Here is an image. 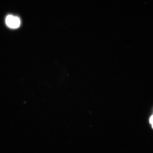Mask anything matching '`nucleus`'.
<instances>
[{"label": "nucleus", "instance_id": "1", "mask_svg": "<svg viewBox=\"0 0 153 153\" xmlns=\"http://www.w3.org/2000/svg\"><path fill=\"white\" fill-rule=\"evenodd\" d=\"M6 23L9 27L16 28L20 26L21 22L18 17L9 15L6 19Z\"/></svg>", "mask_w": 153, "mask_h": 153}, {"label": "nucleus", "instance_id": "2", "mask_svg": "<svg viewBox=\"0 0 153 153\" xmlns=\"http://www.w3.org/2000/svg\"><path fill=\"white\" fill-rule=\"evenodd\" d=\"M149 122H150V125L152 126V128H153V115H152L150 116V119H149Z\"/></svg>", "mask_w": 153, "mask_h": 153}]
</instances>
